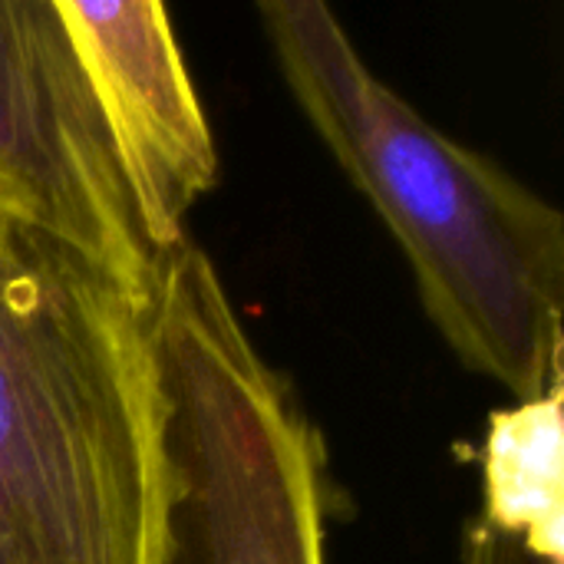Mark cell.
Instances as JSON below:
<instances>
[{"label": "cell", "mask_w": 564, "mask_h": 564, "mask_svg": "<svg viewBox=\"0 0 564 564\" xmlns=\"http://www.w3.org/2000/svg\"><path fill=\"white\" fill-rule=\"evenodd\" d=\"M149 307L0 221V564H155L165 400Z\"/></svg>", "instance_id": "2"}, {"label": "cell", "mask_w": 564, "mask_h": 564, "mask_svg": "<svg viewBox=\"0 0 564 564\" xmlns=\"http://www.w3.org/2000/svg\"><path fill=\"white\" fill-rule=\"evenodd\" d=\"M258 17L297 106L393 231L463 364L519 403L564 383L562 212L426 122L330 7L261 0Z\"/></svg>", "instance_id": "1"}, {"label": "cell", "mask_w": 564, "mask_h": 564, "mask_svg": "<svg viewBox=\"0 0 564 564\" xmlns=\"http://www.w3.org/2000/svg\"><path fill=\"white\" fill-rule=\"evenodd\" d=\"M0 221L73 248L152 304L162 261L56 0H0Z\"/></svg>", "instance_id": "4"}, {"label": "cell", "mask_w": 564, "mask_h": 564, "mask_svg": "<svg viewBox=\"0 0 564 564\" xmlns=\"http://www.w3.org/2000/svg\"><path fill=\"white\" fill-rule=\"evenodd\" d=\"M482 502L479 522L564 564V383L489 416Z\"/></svg>", "instance_id": "6"}, {"label": "cell", "mask_w": 564, "mask_h": 564, "mask_svg": "<svg viewBox=\"0 0 564 564\" xmlns=\"http://www.w3.org/2000/svg\"><path fill=\"white\" fill-rule=\"evenodd\" d=\"M145 245L162 261L218 178L212 126L159 0H56Z\"/></svg>", "instance_id": "5"}, {"label": "cell", "mask_w": 564, "mask_h": 564, "mask_svg": "<svg viewBox=\"0 0 564 564\" xmlns=\"http://www.w3.org/2000/svg\"><path fill=\"white\" fill-rule=\"evenodd\" d=\"M165 492L155 564H327L324 443L235 317L155 344Z\"/></svg>", "instance_id": "3"}]
</instances>
